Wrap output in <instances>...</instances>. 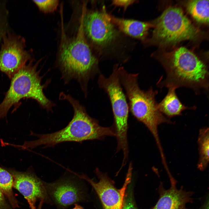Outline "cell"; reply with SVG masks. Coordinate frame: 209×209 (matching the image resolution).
<instances>
[{"mask_svg": "<svg viewBox=\"0 0 209 209\" xmlns=\"http://www.w3.org/2000/svg\"><path fill=\"white\" fill-rule=\"evenodd\" d=\"M111 20L123 34L132 38L144 41L153 23L137 20L120 18L110 15Z\"/></svg>", "mask_w": 209, "mask_h": 209, "instance_id": "14", "label": "cell"}, {"mask_svg": "<svg viewBox=\"0 0 209 209\" xmlns=\"http://www.w3.org/2000/svg\"><path fill=\"white\" fill-rule=\"evenodd\" d=\"M166 74L157 86L162 88H190L195 94L209 90V71L206 64L186 48L181 47L157 57Z\"/></svg>", "mask_w": 209, "mask_h": 209, "instance_id": "3", "label": "cell"}, {"mask_svg": "<svg viewBox=\"0 0 209 209\" xmlns=\"http://www.w3.org/2000/svg\"><path fill=\"white\" fill-rule=\"evenodd\" d=\"M171 186L166 189L161 182L158 188L159 198L151 209H190L186 204L193 202L192 192L187 191L181 186L178 189L176 181L173 177L170 178Z\"/></svg>", "mask_w": 209, "mask_h": 209, "instance_id": "13", "label": "cell"}, {"mask_svg": "<svg viewBox=\"0 0 209 209\" xmlns=\"http://www.w3.org/2000/svg\"><path fill=\"white\" fill-rule=\"evenodd\" d=\"M31 60L28 64L22 67L12 78L10 88L0 104V120L6 117L10 108L24 98L36 100L40 106L47 111H51L55 104L48 99L43 90L47 82L42 84L43 77L37 70L39 62L35 64Z\"/></svg>", "mask_w": 209, "mask_h": 209, "instance_id": "6", "label": "cell"}, {"mask_svg": "<svg viewBox=\"0 0 209 209\" xmlns=\"http://www.w3.org/2000/svg\"><path fill=\"white\" fill-rule=\"evenodd\" d=\"M13 178L5 167L0 166V190L13 208L19 207L18 201L13 192Z\"/></svg>", "mask_w": 209, "mask_h": 209, "instance_id": "18", "label": "cell"}, {"mask_svg": "<svg viewBox=\"0 0 209 209\" xmlns=\"http://www.w3.org/2000/svg\"><path fill=\"white\" fill-rule=\"evenodd\" d=\"M209 0H189L186 7L189 13L196 21L200 23H209Z\"/></svg>", "mask_w": 209, "mask_h": 209, "instance_id": "16", "label": "cell"}, {"mask_svg": "<svg viewBox=\"0 0 209 209\" xmlns=\"http://www.w3.org/2000/svg\"><path fill=\"white\" fill-rule=\"evenodd\" d=\"M12 175L13 188L17 190L27 200L31 209H37L36 204L51 203L48 195L46 182L42 181L29 169L20 172L14 168H5Z\"/></svg>", "mask_w": 209, "mask_h": 209, "instance_id": "10", "label": "cell"}, {"mask_svg": "<svg viewBox=\"0 0 209 209\" xmlns=\"http://www.w3.org/2000/svg\"><path fill=\"white\" fill-rule=\"evenodd\" d=\"M57 58V66L65 84L76 80L85 97L88 94L89 81L101 73L100 60L84 34L82 19L78 31L72 37L63 36Z\"/></svg>", "mask_w": 209, "mask_h": 209, "instance_id": "2", "label": "cell"}, {"mask_svg": "<svg viewBox=\"0 0 209 209\" xmlns=\"http://www.w3.org/2000/svg\"><path fill=\"white\" fill-rule=\"evenodd\" d=\"M8 11L6 7V2H0V41L8 31Z\"/></svg>", "mask_w": 209, "mask_h": 209, "instance_id": "19", "label": "cell"}, {"mask_svg": "<svg viewBox=\"0 0 209 209\" xmlns=\"http://www.w3.org/2000/svg\"><path fill=\"white\" fill-rule=\"evenodd\" d=\"M72 209H84L83 208L77 203L75 204V207Z\"/></svg>", "mask_w": 209, "mask_h": 209, "instance_id": "24", "label": "cell"}, {"mask_svg": "<svg viewBox=\"0 0 209 209\" xmlns=\"http://www.w3.org/2000/svg\"><path fill=\"white\" fill-rule=\"evenodd\" d=\"M0 50V71L12 78L31 59L26 50V41L21 36L8 31L3 36Z\"/></svg>", "mask_w": 209, "mask_h": 209, "instance_id": "9", "label": "cell"}, {"mask_svg": "<svg viewBox=\"0 0 209 209\" xmlns=\"http://www.w3.org/2000/svg\"><path fill=\"white\" fill-rule=\"evenodd\" d=\"M207 207L206 206V205H204V206H203L202 207H201V208L200 209H207Z\"/></svg>", "mask_w": 209, "mask_h": 209, "instance_id": "25", "label": "cell"}, {"mask_svg": "<svg viewBox=\"0 0 209 209\" xmlns=\"http://www.w3.org/2000/svg\"><path fill=\"white\" fill-rule=\"evenodd\" d=\"M39 9L44 13L54 12L57 9L59 1L57 0H33Z\"/></svg>", "mask_w": 209, "mask_h": 209, "instance_id": "20", "label": "cell"}, {"mask_svg": "<svg viewBox=\"0 0 209 209\" xmlns=\"http://www.w3.org/2000/svg\"><path fill=\"white\" fill-rule=\"evenodd\" d=\"M167 89V94L158 104L159 110L166 117L170 119L181 115L182 112L184 110L196 109L195 106L189 107L182 103L176 93V88L172 87Z\"/></svg>", "mask_w": 209, "mask_h": 209, "instance_id": "15", "label": "cell"}, {"mask_svg": "<svg viewBox=\"0 0 209 209\" xmlns=\"http://www.w3.org/2000/svg\"><path fill=\"white\" fill-rule=\"evenodd\" d=\"M0 209H14L0 190Z\"/></svg>", "mask_w": 209, "mask_h": 209, "instance_id": "23", "label": "cell"}, {"mask_svg": "<svg viewBox=\"0 0 209 209\" xmlns=\"http://www.w3.org/2000/svg\"><path fill=\"white\" fill-rule=\"evenodd\" d=\"M72 177H65L56 181L46 183L47 191L51 202L65 209L83 201L85 193L81 185Z\"/></svg>", "mask_w": 209, "mask_h": 209, "instance_id": "12", "label": "cell"}, {"mask_svg": "<svg viewBox=\"0 0 209 209\" xmlns=\"http://www.w3.org/2000/svg\"><path fill=\"white\" fill-rule=\"evenodd\" d=\"M85 12L82 19L86 38L100 60L114 59L119 63L127 62L129 56L125 35L112 22L105 8Z\"/></svg>", "mask_w": 209, "mask_h": 209, "instance_id": "4", "label": "cell"}, {"mask_svg": "<svg viewBox=\"0 0 209 209\" xmlns=\"http://www.w3.org/2000/svg\"><path fill=\"white\" fill-rule=\"evenodd\" d=\"M129 190L125 194L121 209H137L133 199L131 191L130 188Z\"/></svg>", "mask_w": 209, "mask_h": 209, "instance_id": "21", "label": "cell"}, {"mask_svg": "<svg viewBox=\"0 0 209 209\" xmlns=\"http://www.w3.org/2000/svg\"><path fill=\"white\" fill-rule=\"evenodd\" d=\"M137 1L135 0H113L112 4L116 6L122 7L123 8L125 11L127 9L128 7L133 4Z\"/></svg>", "mask_w": 209, "mask_h": 209, "instance_id": "22", "label": "cell"}, {"mask_svg": "<svg viewBox=\"0 0 209 209\" xmlns=\"http://www.w3.org/2000/svg\"><path fill=\"white\" fill-rule=\"evenodd\" d=\"M153 24L152 37L147 42L160 46L174 45L185 40H194L202 34L182 9L177 7L167 8Z\"/></svg>", "mask_w": 209, "mask_h": 209, "instance_id": "7", "label": "cell"}, {"mask_svg": "<svg viewBox=\"0 0 209 209\" xmlns=\"http://www.w3.org/2000/svg\"><path fill=\"white\" fill-rule=\"evenodd\" d=\"M131 170L129 167L125 183L120 189L115 187L113 181L107 174L101 172L98 168L95 170L99 179L98 182H94L84 175H78V176L88 182L92 186L98 195L104 209H121L127 185L130 181Z\"/></svg>", "mask_w": 209, "mask_h": 209, "instance_id": "11", "label": "cell"}, {"mask_svg": "<svg viewBox=\"0 0 209 209\" xmlns=\"http://www.w3.org/2000/svg\"><path fill=\"white\" fill-rule=\"evenodd\" d=\"M118 71L129 111L137 120L146 127L153 136L157 145H160L158 126L163 123L173 124L174 122L159 110L156 98L158 91L151 87L146 91L142 89L138 83V73H129L120 65Z\"/></svg>", "mask_w": 209, "mask_h": 209, "instance_id": "5", "label": "cell"}, {"mask_svg": "<svg viewBox=\"0 0 209 209\" xmlns=\"http://www.w3.org/2000/svg\"><path fill=\"white\" fill-rule=\"evenodd\" d=\"M199 159L197 168L201 171L205 170L209 161V130L205 127L199 130L197 140Z\"/></svg>", "mask_w": 209, "mask_h": 209, "instance_id": "17", "label": "cell"}, {"mask_svg": "<svg viewBox=\"0 0 209 209\" xmlns=\"http://www.w3.org/2000/svg\"><path fill=\"white\" fill-rule=\"evenodd\" d=\"M119 64L114 65L111 73L106 77L101 73L98 75L99 87L107 95L113 117L114 127L117 141V151L123 153L128 151L127 132L129 112L126 96L121 83L118 74Z\"/></svg>", "mask_w": 209, "mask_h": 209, "instance_id": "8", "label": "cell"}, {"mask_svg": "<svg viewBox=\"0 0 209 209\" xmlns=\"http://www.w3.org/2000/svg\"><path fill=\"white\" fill-rule=\"evenodd\" d=\"M59 98L69 102L72 106L74 114L67 126L58 131L51 133L31 135L37 137L35 140L25 142L19 147L23 149H33L43 145L44 147H54L64 142H81L87 140H102L107 136L116 137L114 128L101 126L96 119L87 113L85 107L79 101L69 94L60 93Z\"/></svg>", "mask_w": 209, "mask_h": 209, "instance_id": "1", "label": "cell"}]
</instances>
